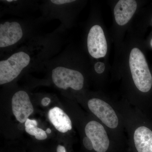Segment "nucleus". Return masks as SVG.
<instances>
[{
  "label": "nucleus",
  "mask_w": 152,
  "mask_h": 152,
  "mask_svg": "<svg viewBox=\"0 0 152 152\" xmlns=\"http://www.w3.org/2000/svg\"><path fill=\"white\" fill-rule=\"evenodd\" d=\"M23 36L20 25L17 22H6L0 24V48L13 45Z\"/></svg>",
  "instance_id": "8"
},
{
  "label": "nucleus",
  "mask_w": 152,
  "mask_h": 152,
  "mask_svg": "<svg viewBox=\"0 0 152 152\" xmlns=\"http://www.w3.org/2000/svg\"><path fill=\"white\" fill-rule=\"evenodd\" d=\"M46 132L47 134H50L51 133V130L49 129V128H48V129H47L46 131Z\"/></svg>",
  "instance_id": "18"
},
{
  "label": "nucleus",
  "mask_w": 152,
  "mask_h": 152,
  "mask_svg": "<svg viewBox=\"0 0 152 152\" xmlns=\"http://www.w3.org/2000/svg\"><path fill=\"white\" fill-rule=\"evenodd\" d=\"M12 1V0H11V1H10V0H8V1H5L6 2H12L13 1Z\"/></svg>",
  "instance_id": "19"
},
{
  "label": "nucleus",
  "mask_w": 152,
  "mask_h": 152,
  "mask_svg": "<svg viewBox=\"0 0 152 152\" xmlns=\"http://www.w3.org/2000/svg\"><path fill=\"white\" fill-rule=\"evenodd\" d=\"M87 137L91 140L94 149L97 152H106L110 145V140L103 126L96 121L88 123L85 127Z\"/></svg>",
  "instance_id": "6"
},
{
  "label": "nucleus",
  "mask_w": 152,
  "mask_h": 152,
  "mask_svg": "<svg viewBox=\"0 0 152 152\" xmlns=\"http://www.w3.org/2000/svg\"><path fill=\"white\" fill-rule=\"evenodd\" d=\"M52 78L55 85L59 88H68L77 91L83 88L84 78L81 73L63 66L57 67L52 71Z\"/></svg>",
  "instance_id": "3"
},
{
  "label": "nucleus",
  "mask_w": 152,
  "mask_h": 152,
  "mask_svg": "<svg viewBox=\"0 0 152 152\" xmlns=\"http://www.w3.org/2000/svg\"><path fill=\"white\" fill-rule=\"evenodd\" d=\"M37 122L35 120L28 118L25 124L26 132L31 135L35 136L36 139L42 140L47 139V134L45 131L37 127Z\"/></svg>",
  "instance_id": "12"
},
{
  "label": "nucleus",
  "mask_w": 152,
  "mask_h": 152,
  "mask_svg": "<svg viewBox=\"0 0 152 152\" xmlns=\"http://www.w3.org/2000/svg\"><path fill=\"white\" fill-rule=\"evenodd\" d=\"M12 110L17 121L26 122L34 112V107L27 93L20 91L15 93L12 98Z\"/></svg>",
  "instance_id": "7"
},
{
  "label": "nucleus",
  "mask_w": 152,
  "mask_h": 152,
  "mask_svg": "<svg viewBox=\"0 0 152 152\" xmlns=\"http://www.w3.org/2000/svg\"><path fill=\"white\" fill-rule=\"evenodd\" d=\"M75 1L74 0H52L51 2L56 5H62L64 4H68L73 2Z\"/></svg>",
  "instance_id": "15"
},
{
  "label": "nucleus",
  "mask_w": 152,
  "mask_h": 152,
  "mask_svg": "<svg viewBox=\"0 0 152 152\" xmlns=\"http://www.w3.org/2000/svg\"><path fill=\"white\" fill-rule=\"evenodd\" d=\"M50 99H49V98H44L42 101V105L44 106H47L50 103Z\"/></svg>",
  "instance_id": "16"
},
{
  "label": "nucleus",
  "mask_w": 152,
  "mask_h": 152,
  "mask_svg": "<svg viewBox=\"0 0 152 152\" xmlns=\"http://www.w3.org/2000/svg\"><path fill=\"white\" fill-rule=\"evenodd\" d=\"M91 111L108 127L115 129L119 121L115 112L111 106L104 101L97 98L91 99L88 102Z\"/></svg>",
  "instance_id": "4"
},
{
  "label": "nucleus",
  "mask_w": 152,
  "mask_h": 152,
  "mask_svg": "<svg viewBox=\"0 0 152 152\" xmlns=\"http://www.w3.org/2000/svg\"><path fill=\"white\" fill-rule=\"evenodd\" d=\"M137 3L134 0H121L114 8L115 20L118 24L124 26L127 23L135 12Z\"/></svg>",
  "instance_id": "9"
},
{
  "label": "nucleus",
  "mask_w": 152,
  "mask_h": 152,
  "mask_svg": "<svg viewBox=\"0 0 152 152\" xmlns=\"http://www.w3.org/2000/svg\"><path fill=\"white\" fill-rule=\"evenodd\" d=\"M83 143L87 150L91 151L94 149L92 142L88 137H85L83 140Z\"/></svg>",
  "instance_id": "13"
},
{
  "label": "nucleus",
  "mask_w": 152,
  "mask_h": 152,
  "mask_svg": "<svg viewBox=\"0 0 152 152\" xmlns=\"http://www.w3.org/2000/svg\"><path fill=\"white\" fill-rule=\"evenodd\" d=\"M89 53L95 58H103L107 51V45L102 28L99 25L91 28L87 38Z\"/></svg>",
  "instance_id": "5"
},
{
  "label": "nucleus",
  "mask_w": 152,
  "mask_h": 152,
  "mask_svg": "<svg viewBox=\"0 0 152 152\" xmlns=\"http://www.w3.org/2000/svg\"><path fill=\"white\" fill-rule=\"evenodd\" d=\"M30 55L20 51L12 55L8 58L0 61V85L10 83L16 78L31 62Z\"/></svg>",
  "instance_id": "2"
},
{
  "label": "nucleus",
  "mask_w": 152,
  "mask_h": 152,
  "mask_svg": "<svg viewBox=\"0 0 152 152\" xmlns=\"http://www.w3.org/2000/svg\"><path fill=\"white\" fill-rule=\"evenodd\" d=\"M129 66L134 83L139 91L148 93L152 87V76L143 53L137 48L131 51Z\"/></svg>",
  "instance_id": "1"
},
{
  "label": "nucleus",
  "mask_w": 152,
  "mask_h": 152,
  "mask_svg": "<svg viewBox=\"0 0 152 152\" xmlns=\"http://www.w3.org/2000/svg\"></svg>",
  "instance_id": "21"
},
{
  "label": "nucleus",
  "mask_w": 152,
  "mask_h": 152,
  "mask_svg": "<svg viewBox=\"0 0 152 152\" xmlns=\"http://www.w3.org/2000/svg\"><path fill=\"white\" fill-rule=\"evenodd\" d=\"M94 69L97 73H102L105 69L104 64L102 62L96 63L95 64Z\"/></svg>",
  "instance_id": "14"
},
{
  "label": "nucleus",
  "mask_w": 152,
  "mask_h": 152,
  "mask_svg": "<svg viewBox=\"0 0 152 152\" xmlns=\"http://www.w3.org/2000/svg\"><path fill=\"white\" fill-rule=\"evenodd\" d=\"M151 47L152 48V39L151 40Z\"/></svg>",
  "instance_id": "20"
},
{
  "label": "nucleus",
  "mask_w": 152,
  "mask_h": 152,
  "mask_svg": "<svg viewBox=\"0 0 152 152\" xmlns=\"http://www.w3.org/2000/svg\"><path fill=\"white\" fill-rule=\"evenodd\" d=\"M49 120L55 128L60 132L66 133L72 129V123L69 117L62 109L54 107L49 110Z\"/></svg>",
  "instance_id": "11"
},
{
  "label": "nucleus",
  "mask_w": 152,
  "mask_h": 152,
  "mask_svg": "<svg viewBox=\"0 0 152 152\" xmlns=\"http://www.w3.org/2000/svg\"><path fill=\"white\" fill-rule=\"evenodd\" d=\"M57 152H66V151L64 147L61 145H58L57 147Z\"/></svg>",
  "instance_id": "17"
},
{
  "label": "nucleus",
  "mask_w": 152,
  "mask_h": 152,
  "mask_svg": "<svg viewBox=\"0 0 152 152\" xmlns=\"http://www.w3.org/2000/svg\"><path fill=\"white\" fill-rule=\"evenodd\" d=\"M134 142L138 152H152V129L146 126L137 128L134 133Z\"/></svg>",
  "instance_id": "10"
}]
</instances>
